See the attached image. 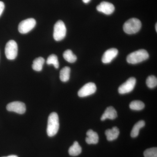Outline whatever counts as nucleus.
<instances>
[{
	"label": "nucleus",
	"instance_id": "0eeeda50",
	"mask_svg": "<svg viewBox=\"0 0 157 157\" xmlns=\"http://www.w3.org/2000/svg\"><path fill=\"white\" fill-rule=\"evenodd\" d=\"M136 80L134 77L128 78L124 83L120 86L118 88V92L121 94H127L132 92L136 84Z\"/></svg>",
	"mask_w": 157,
	"mask_h": 157
},
{
	"label": "nucleus",
	"instance_id": "6ab92c4d",
	"mask_svg": "<svg viewBox=\"0 0 157 157\" xmlns=\"http://www.w3.org/2000/svg\"><path fill=\"white\" fill-rule=\"evenodd\" d=\"M64 59L70 63H75L77 60V57L70 49L65 51L63 54Z\"/></svg>",
	"mask_w": 157,
	"mask_h": 157
},
{
	"label": "nucleus",
	"instance_id": "bb28decb",
	"mask_svg": "<svg viewBox=\"0 0 157 157\" xmlns=\"http://www.w3.org/2000/svg\"><path fill=\"white\" fill-rule=\"evenodd\" d=\"M155 29H156V32H157V24H156L155 25Z\"/></svg>",
	"mask_w": 157,
	"mask_h": 157
},
{
	"label": "nucleus",
	"instance_id": "20e7f679",
	"mask_svg": "<svg viewBox=\"0 0 157 157\" xmlns=\"http://www.w3.org/2000/svg\"><path fill=\"white\" fill-rule=\"evenodd\" d=\"M67 34V29L64 23L61 20L57 21L54 27L53 38L56 41L64 39Z\"/></svg>",
	"mask_w": 157,
	"mask_h": 157
},
{
	"label": "nucleus",
	"instance_id": "f03ea898",
	"mask_svg": "<svg viewBox=\"0 0 157 157\" xmlns=\"http://www.w3.org/2000/svg\"><path fill=\"white\" fill-rule=\"evenodd\" d=\"M149 58L147 52L144 49H140L134 52L129 55L127 58L128 63L136 64L146 60Z\"/></svg>",
	"mask_w": 157,
	"mask_h": 157
},
{
	"label": "nucleus",
	"instance_id": "a211bd4d",
	"mask_svg": "<svg viewBox=\"0 0 157 157\" xmlns=\"http://www.w3.org/2000/svg\"><path fill=\"white\" fill-rule=\"evenodd\" d=\"M70 68L65 67L60 71V79L63 82H66L69 80L70 78Z\"/></svg>",
	"mask_w": 157,
	"mask_h": 157
},
{
	"label": "nucleus",
	"instance_id": "423d86ee",
	"mask_svg": "<svg viewBox=\"0 0 157 157\" xmlns=\"http://www.w3.org/2000/svg\"><path fill=\"white\" fill-rule=\"evenodd\" d=\"M36 22L34 18H30L24 20L20 23L18 25V30L20 33L25 34L28 33L34 28Z\"/></svg>",
	"mask_w": 157,
	"mask_h": 157
},
{
	"label": "nucleus",
	"instance_id": "39448f33",
	"mask_svg": "<svg viewBox=\"0 0 157 157\" xmlns=\"http://www.w3.org/2000/svg\"><path fill=\"white\" fill-rule=\"evenodd\" d=\"M17 52L18 47L16 42L14 40H10L7 42L5 48V54L8 59H14L17 56Z\"/></svg>",
	"mask_w": 157,
	"mask_h": 157
},
{
	"label": "nucleus",
	"instance_id": "412c9836",
	"mask_svg": "<svg viewBox=\"0 0 157 157\" xmlns=\"http://www.w3.org/2000/svg\"><path fill=\"white\" fill-rule=\"evenodd\" d=\"M46 63L48 65H53L56 69H58L59 67L58 59L56 55L52 54L49 56L46 61Z\"/></svg>",
	"mask_w": 157,
	"mask_h": 157
},
{
	"label": "nucleus",
	"instance_id": "6e6552de",
	"mask_svg": "<svg viewBox=\"0 0 157 157\" xmlns=\"http://www.w3.org/2000/svg\"><path fill=\"white\" fill-rule=\"evenodd\" d=\"M97 90L96 85L93 82H89L83 86L78 91V95L80 98H84L94 94Z\"/></svg>",
	"mask_w": 157,
	"mask_h": 157
},
{
	"label": "nucleus",
	"instance_id": "5701e85b",
	"mask_svg": "<svg viewBox=\"0 0 157 157\" xmlns=\"http://www.w3.org/2000/svg\"><path fill=\"white\" fill-rule=\"evenodd\" d=\"M144 157H157V147H152L146 150L144 153Z\"/></svg>",
	"mask_w": 157,
	"mask_h": 157
},
{
	"label": "nucleus",
	"instance_id": "4468645a",
	"mask_svg": "<svg viewBox=\"0 0 157 157\" xmlns=\"http://www.w3.org/2000/svg\"><path fill=\"white\" fill-rule=\"evenodd\" d=\"M120 131L117 127H113L112 129H107L105 132V135L107 140L112 141L116 139L118 137Z\"/></svg>",
	"mask_w": 157,
	"mask_h": 157
},
{
	"label": "nucleus",
	"instance_id": "f257e3e1",
	"mask_svg": "<svg viewBox=\"0 0 157 157\" xmlns=\"http://www.w3.org/2000/svg\"><path fill=\"white\" fill-rule=\"evenodd\" d=\"M59 124V117L55 112L52 113L48 117L47 133L49 137H53L58 132Z\"/></svg>",
	"mask_w": 157,
	"mask_h": 157
},
{
	"label": "nucleus",
	"instance_id": "1a4fd4ad",
	"mask_svg": "<svg viewBox=\"0 0 157 157\" xmlns=\"http://www.w3.org/2000/svg\"><path fill=\"white\" fill-rule=\"evenodd\" d=\"M6 108L8 111L20 114H23L26 111L25 104L20 101H14L9 103L7 105Z\"/></svg>",
	"mask_w": 157,
	"mask_h": 157
},
{
	"label": "nucleus",
	"instance_id": "a878e982",
	"mask_svg": "<svg viewBox=\"0 0 157 157\" xmlns=\"http://www.w3.org/2000/svg\"><path fill=\"white\" fill-rule=\"evenodd\" d=\"M18 157L17 155H11L8 156L6 157Z\"/></svg>",
	"mask_w": 157,
	"mask_h": 157
},
{
	"label": "nucleus",
	"instance_id": "b1692460",
	"mask_svg": "<svg viewBox=\"0 0 157 157\" xmlns=\"http://www.w3.org/2000/svg\"><path fill=\"white\" fill-rule=\"evenodd\" d=\"M5 4H4V2L0 1V16L2 14L3 11H4V9H5Z\"/></svg>",
	"mask_w": 157,
	"mask_h": 157
},
{
	"label": "nucleus",
	"instance_id": "7ed1b4c3",
	"mask_svg": "<svg viewBox=\"0 0 157 157\" xmlns=\"http://www.w3.org/2000/svg\"><path fill=\"white\" fill-rule=\"evenodd\" d=\"M141 27V23L140 21L137 18H132L124 24L123 30L126 33L131 35L139 32Z\"/></svg>",
	"mask_w": 157,
	"mask_h": 157
},
{
	"label": "nucleus",
	"instance_id": "aec40b11",
	"mask_svg": "<svg viewBox=\"0 0 157 157\" xmlns=\"http://www.w3.org/2000/svg\"><path fill=\"white\" fill-rule=\"evenodd\" d=\"M129 107L132 110H140L144 108L145 105L142 101H135L130 103Z\"/></svg>",
	"mask_w": 157,
	"mask_h": 157
},
{
	"label": "nucleus",
	"instance_id": "f3484780",
	"mask_svg": "<svg viewBox=\"0 0 157 157\" xmlns=\"http://www.w3.org/2000/svg\"><path fill=\"white\" fill-rule=\"evenodd\" d=\"M145 126V122L144 121H140L137 122L133 127L131 135L132 137H136L139 135V131L140 129Z\"/></svg>",
	"mask_w": 157,
	"mask_h": 157
},
{
	"label": "nucleus",
	"instance_id": "ddd939ff",
	"mask_svg": "<svg viewBox=\"0 0 157 157\" xmlns=\"http://www.w3.org/2000/svg\"><path fill=\"white\" fill-rule=\"evenodd\" d=\"M86 135L87 137L86 138V141L88 144H97L99 141L98 134L92 130H88L86 133Z\"/></svg>",
	"mask_w": 157,
	"mask_h": 157
},
{
	"label": "nucleus",
	"instance_id": "4be33fe9",
	"mask_svg": "<svg viewBox=\"0 0 157 157\" xmlns=\"http://www.w3.org/2000/svg\"><path fill=\"white\" fill-rule=\"evenodd\" d=\"M146 84L150 88H154L157 86V79L154 76H148L146 79Z\"/></svg>",
	"mask_w": 157,
	"mask_h": 157
},
{
	"label": "nucleus",
	"instance_id": "2eb2a0df",
	"mask_svg": "<svg viewBox=\"0 0 157 157\" xmlns=\"http://www.w3.org/2000/svg\"><path fill=\"white\" fill-rule=\"evenodd\" d=\"M45 61V59L42 57L37 58L35 59L33 62L32 68L33 70L37 71V72L42 71Z\"/></svg>",
	"mask_w": 157,
	"mask_h": 157
},
{
	"label": "nucleus",
	"instance_id": "dca6fc26",
	"mask_svg": "<svg viewBox=\"0 0 157 157\" xmlns=\"http://www.w3.org/2000/svg\"><path fill=\"white\" fill-rule=\"evenodd\" d=\"M82 148L77 141H75L69 149V154L72 156H76L81 153Z\"/></svg>",
	"mask_w": 157,
	"mask_h": 157
},
{
	"label": "nucleus",
	"instance_id": "393cba45",
	"mask_svg": "<svg viewBox=\"0 0 157 157\" xmlns=\"http://www.w3.org/2000/svg\"><path fill=\"white\" fill-rule=\"evenodd\" d=\"M90 1L91 0H82L83 2L85 3V4H87V3H89Z\"/></svg>",
	"mask_w": 157,
	"mask_h": 157
},
{
	"label": "nucleus",
	"instance_id": "9b49d317",
	"mask_svg": "<svg viewBox=\"0 0 157 157\" xmlns=\"http://www.w3.org/2000/svg\"><path fill=\"white\" fill-rule=\"evenodd\" d=\"M118 51L115 48H111L106 51L103 56L102 61L104 63L107 64L111 63L113 60L117 56Z\"/></svg>",
	"mask_w": 157,
	"mask_h": 157
},
{
	"label": "nucleus",
	"instance_id": "9d476101",
	"mask_svg": "<svg viewBox=\"0 0 157 157\" xmlns=\"http://www.w3.org/2000/svg\"><path fill=\"white\" fill-rule=\"evenodd\" d=\"M97 10L107 15L112 14L114 12L115 7L111 3L108 2H102L97 7Z\"/></svg>",
	"mask_w": 157,
	"mask_h": 157
},
{
	"label": "nucleus",
	"instance_id": "f8f14e48",
	"mask_svg": "<svg viewBox=\"0 0 157 157\" xmlns=\"http://www.w3.org/2000/svg\"><path fill=\"white\" fill-rule=\"evenodd\" d=\"M117 117V112L112 107H107L101 117V120L103 121L107 119L113 120Z\"/></svg>",
	"mask_w": 157,
	"mask_h": 157
}]
</instances>
